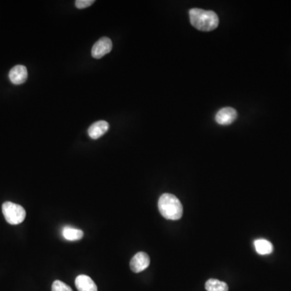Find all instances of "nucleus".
<instances>
[{"mask_svg": "<svg viewBox=\"0 0 291 291\" xmlns=\"http://www.w3.org/2000/svg\"><path fill=\"white\" fill-rule=\"evenodd\" d=\"M94 0H77L75 1V7L78 9H84L94 4Z\"/></svg>", "mask_w": 291, "mask_h": 291, "instance_id": "14", "label": "nucleus"}, {"mask_svg": "<svg viewBox=\"0 0 291 291\" xmlns=\"http://www.w3.org/2000/svg\"><path fill=\"white\" fill-rule=\"evenodd\" d=\"M158 207L163 218L178 220L183 215V207L175 195L164 193L159 199Z\"/></svg>", "mask_w": 291, "mask_h": 291, "instance_id": "2", "label": "nucleus"}, {"mask_svg": "<svg viewBox=\"0 0 291 291\" xmlns=\"http://www.w3.org/2000/svg\"><path fill=\"white\" fill-rule=\"evenodd\" d=\"M63 236L68 241H76L83 237V230L74 228L72 226H65L63 229Z\"/></svg>", "mask_w": 291, "mask_h": 291, "instance_id": "11", "label": "nucleus"}, {"mask_svg": "<svg viewBox=\"0 0 291 291\" xmlns=\"http://www.w3.org/2000/svg\"><path fill=\"white\" fill-rule=\"evenodd\" d=\"M75 286L79 291H97V284L87 275H79L75 278Z\"/></svg>", "mask_w": 291, "mask_h": 291, "instance_id": "9", "label": "nucleus"}, {"mask_svg": "<svg viewBox=\"0 0 291 291\" xmlns=\"http://www.w3.org/2000/svg\"><path fill=\"white\" fill-rule=\"evenodd\" d=\"M150 257L148 254L143 252H138L130 260V269L136 274L144 271L150 266Z\"/></svg>", "mask_w": 291, "mask_h": 291, "instance_id": "5", "label": "nucleus"}, {"mask_svg": "<svg viewBox=\"0 0 291 291\" xmlns=\"http://www.w3.org/2000/svg\"><path fill=\"white\" fill-rule=\"evenodd\" d=\"M189 20L193 27L200 31L210 32L218 27V15L213 11L193 8L189 11Z\"/></svg>", "mask_w": 291, "mask_h": 291, "instance_id": "1", "label": "nucleus"}, {"mask_svg": "<svg viewBox=\"0 0 291 291\" xmlns=\"http://www.w3.org/2000/svg\"><path fill=\"white\" fill-rule=\"evenodd\" d=\"M109 130V124L105 121H98L95 122L89 128V135L92 139H98L106 134Z\"/></svg>", "mask_w": 291, "mask_h": 291, "instance_id": "8", "label": "nucleus"}, {"mask_svg": "<svg viewBox=\"0 0 291 291\" xmlns=\"http://www.w3.org/2000/svg\"><path fill=\"white\" fill-rule=\"evenodd\" d=\"M112 43L111 39L106 37H103L97 41L92 49V55L94 59H100L110 53L112 50Z\"/></svg>", "mask_w": 291, "mask_h": 291, "instance_id": "4", "label": "nucleus"}, {"mask_svg": "<svg viewBox=\"0 0 291 291\" xmlns=\"http://www.w3.org/2000/svg\"><path fill=\"white\" fill-rule=\"evenodd\" d=\"M207 291H228V285L224 281L217 279H210L206 283Z\"/></svg>", "mask_w": 291, "mask_h": 291, "instance_id": "12", "label": "nucleus"}, {"mask_svg": "<svg viewBox=\"0 0 291 291\" xmlns=\"http://www.w3.org/2000/svg\"><path fill=\"white\" fill-rule=\"evenodd\" d=\"M2 211L4 218L9 224H20L25 219V210L20 205L6 201L3 204Z\"/></svg>", "mask_w": 291, "mask_h": 291, "instance_id": "3", "label": "nucleus"}, {"mask_svg": "<svg viewBox=\"0 0 291 291\" xmlns=\"http://www.w3.org/2000/svg\"><path fill=\"white\" fill-rule=\"evenodd\" d=\"M237 118V112L236 109L230 107L222 108L217 112L215 121L221 126H229L232 124Z\"/></svg>", "mask_w": 291, "mask_h": 291, "instance_id": "6", "label": "nucleus"}, {"mask_svg": "<svg viewBox=\"0 0 291 291\" xmlns=\"http://www.w3.org/2000/svg\"><path fill=\"white\" fill-rule=\"evenodd\" d=\"M52 291H73L69 285L64 283L63 281L56 280L53 281L52 285Z\"/></svg>", "mask_w": 291, "mask_h": 291, "instance_id": "13", "label": "nucleus"}, {"mask_svg": "<svg viewBox=\"0 0 291 291\" xmlns=\"http://www.w3.org/2000/svg\"><path fill=\"white\" fill-rule=\"evenodd\" d=\"M254 246L256 248V252L260 255H269L273 252L274 247L269 240L265 239H259L255 240Z\"/></svg>", "mask_w": 291, "mask_h": 291, "instance_id": "10", "label": "nucleus"}, {"mask_svg": "<svg viewBox=\"0 0 291 291\" xmlns=\"http://www.w3.org/2000/svg\"><path fill=\"white\" fill-rule=\"evenodd\" d=\"M9 79L13 84L20 85L24 83L28 79L27 68L24 66H16L9 72Z\"/></svg>", "mask_w": 291, "mask_h": 291, "instance_id": "7", "label": "nucleus"}]
</instances>
